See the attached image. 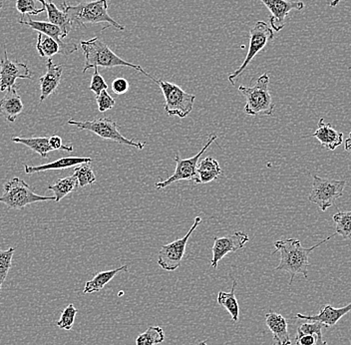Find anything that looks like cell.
<instances>
[{"instance_id":"cell-1","label":"cell","mask_w":351,"mask_h":345,"mask_svg":"<svg viewBox=\"0 0 351 345\" xmlns=\"http://www.w3.org/2000/svg\"><path fill=\"white\" fill-rule=\"evenodd\" d=\"M335 234L331 235L322 239V241L313 246V247L306 248L302 247L300 239H285L282 241H276L274 243L276 252H280V265L276 267V270H284L291 274V281L289 285H293L296 274H302L304 278H308L309 254L324 243H328L329 239L337 236Z\"/></svg>"},{"instance_id":"cell-2","label":"cell","mask_w":351,"mask_h":345,"mask_svg":"<svg viewBox=\"0 0 351 345\" xmlns=\"http://www.w3.org/2000/svg\"><path fill=\"white\" fill-rule=\"evenodd\" d=\"M62 10L71 23L72 29L78 27L86 28V24L105 23L107 24V28L113 27L120 32L125 30V26L110 16L107 0L82 2L77 5H71L64 1L62 3Z\"/></svg>"},{"instance_id":"cell-3","label":"cell","mask_w":351,"mask_h":345,"mask_svg":"<svg viewBox=\"0 0 351 345\" xmlns=\"http://www.w3.org/2000/svg\"><path fill=\"white\" fill-rule=\"evenodd\" d=\"M81 48L85 57V66L83 69V73L91 68H113V67H129L138 70L149 78L152 79L155 82L156 79L147 73L140 65L134 64L128 61L123 60L117 54L114 53L111 49L103 41H101L98 37L90 39L87 41H81Z\"/></svg>"},{"instance_id":"cell-4","label":"cell","mask_w":351,"mask_h":345,"mask_svg":"<svg viewBox=\"0 0 351 345\" xmlns=\"http://www.w3.org/2000/svg\"><path fill=\"white\" fill-rule=\"evenodd\" d=\"M269 81L271 80H269V74L263 73L258 77L254 86L245 87L241 85L239 87V91L247 100L243 109L247 115L254 116V117L256 116L271 117L274 115L276 105L269 92Z\"/></svg>"},{"instance_id":"cell-5","label":"cell","mask_w":351,"mask_h":345,"mask_svg":"<svg viewBox=\"0 0 351 345\" xmlns=\"http://www.w3.org/2000/svg\"><path fill=\"white\" fill-rule=\"evenodd\" d=\"M47 201H55V197L36 194L29 185L19 178H13L6 182L3 194L0 197V203L4 204L10 210H21L32 204Z\"/></svg>"},{"instance_id":"cell-6","label":"cell","mask_w":351,"mask_h":345,"mask_svg":"<svg viewBox=\"0 0 351 345\" xmlns=\"http://www.w3.org/2000/svg\"><path fill=\"white\" fill-rule=\"evenodd\" d=\"M68 124L73 125V126H76L77 128L80 130L92 132L102 139L113 141V142L119 143V144L128 145V146L134 147L138 150H143L146 146V143L124 137L118 129L117 123L110 118L94 119L92 121H83V122L69 120Z\"/></svg>"},{"instance_id":"cell-7","label":"cell","mask_w":351,"mask_h":345,"mask_svg":"<svg viewBox=\"0 0 351 345\" xmlns=\"http://www.w3.org/2000/svg\"><path fill=\"white\" fill-rule=\"evenodd\" d=\"M158 86L162 90L165 101L164 109L167 114L170 116H177V117L183 119L190 115L191 112L194 108L196 95L186 93L181 87L174 84V83L167 82L164 80H157Z\"/></svg>"},{"instance_id":"cell-8","label":"cell","mask_w":351,"mask_h":345,"mask_svg":"<svg viewBox=\"0 0 351 345\" xmlns=\"http://www.w3.org/2000/svg\"><path fill=\"white\" fill-rule=\"evenodd\" d=\"M313 188L308 195V201L317 205L322 212H326L343 195L346 181L326 179L317 175H313Z\"/></svg>"},{"instance_id":"cell-9","label":"cell","mask_w":351,"mask_h":345,"mask_svg":"<svg viewBox=\"0 0 351 345\" xmlns=\"http://www.w3.org/2000/svg\"><path fill=\"white\" fill-rule=\"evenodd\" d=\"M217 139H218V136L216 134H210L208 136V142L206 143L204 148L197 155H195L194 157L189 158V159H182L180 157L179 153H176L174 158L176 162L174 174L171 177H169L168 179L161 180V181L156 183V188L158 190H162V189L167 188V187L176 183V182L183 181V180H189V181H193L194 183H196L197 180V164H199V158L204 155V153L208 150V147Z\"/></svg>"},{"instance_id":"cell-10","label":"cell","mask_w":351,"mask_h":345,"mask_svg":"<svg viewBox=\"0 0 351 345\" xmlns=\"http://www.w3.org/2000/svg\"><path fill=\"white\" fill-rule=\"evenodd\" d=\"M274 39V30L269 27L265 21H258L251 28L250 32V47L245 60L241 63L239 69L232 72L229 75V81L232 86L236 84L239 77L247 69V65L252 62V59L260 53L261 51Z\"/></svg>"},{"instance_id":"cell-11","label":"cell","mask_w":351,"mask_h":345,"mask_svg":"<svg viewBox=\"0 0 351 345\" xmlns=\"http://www.w3.org/2000/svg\"><path fill=\"white\" fill-rule=\"evenodd\" d=\"M201 217H195L194 224H193L189 232L186 233L185 237H182V239H176L172 243L164 245L161 248L159 254H158V265L162 269L168 270V272H174L178 267H180L184 256H185L186 247L189 239L192 236L193 233L196 230V228L199 227V225H201Z\"/></svg>"},{"instance_id":"cell-12","label":"cell","mask_w":351,"mask_h":345,"mask_svg":"<svg viewBox=\"0 0 351 345\" xmlns=\"http://www.w3.org/2000/svg\"><path fill=\"white\" fill-rule=\"evenodd\" d=\"M250 241L249 235L243 232H234L228 236L215 237L213 246V259L210 261L213 269H217L219 261L225 258L230 252H236L243 250L245 243Z\"/></svg>"},{"instance_id":"cell-13","label":"cell","mask_w":351,"mask_h":345,"mask_svg":"<svg viewBox=\"0 0 351 345\" xmlns=\"http://www.w3.org/2000/svg\"><path fill=\"white\" fill-rule=\"evenodd\" d=\"M29 68L24 63L11 61L4 46L3 58L0 60V92L14 88L16 79H32Z\"/></svg>"},{"instance_id":"cell-14","label":"cell","mask_w":351,"mask_h":345,"mask_svg":"<svg viewBox=\"0 0 351 345\" xmlns=\"http://www.w3.org/2000/svg\"><path fill=\"white\" fill-rule=\"evenodd\" d=\"M271 12L269 22L274 32H280L287 23V17L291 10H302L304 3L302 1L289 0H260Z\"/></svg>"},{"instance_id":"cell-15","label":"cell","mask_w":351,"mask_h":345,"mask_svg":"<svg viewBox=\"0 0 351 345\" xmlns=\"http://www.w3.org/2000/svg\"><path fill=\"white\" fill-rule=\"evenodd\" d=\"M19 22L22 25L28 26V27L32 28L33 30H36L39 33H43V34L47 35V36L53 38L60 45L61 54L62 55H70L78 50V46L76 44L65 43L64 41H62V32L55 24L50 23L48 21H32L30 19V15H27L26 19L25 17H21Z\"/></svg>"},{"instance_id":"cell-16","label":"cell","mask_w":351,"mask_h":345,"mask_svg":"<svg viewBox=\"0 0 351 345\" xmlns=\"http://www.w3.org/2000/svg\"><path fill=\"white\" fill-rule=\"evenodd\" d=\"M47 71L39 79L40 83V103L53 94L60 84L64 65L54 64L51 58L46 61Z\"/></svg>"},{"instance_id":"cell-17","label":"cell","mask_w":351,"mask_h":345,"mask_svg":"<svg viewBox=\"0 0 351 345\" xmlns=\"http://www.w3.org/2000/svg\"><path fill=\"white\" fill-rule=\"evenodd\" d=\"M351 313V303L346 307L335 309L331 305H324L320 309L319 313L315 316H304V314L298 313L295 318L298 320H306L308 322H318L326 327L335 326L341 320L344 316Z\"/></svg>"},{"instance_id":"cell-18","label":"cell","mask_w":351,"mask_h":345,"mask_svg":"<svg viewBox=\"0 0 351 345\" xmlns=\"http://www.w3.org/2000/svg\"><path fill=\"white\" fill-rule=\"evenodd\" d=\"M306 137H315L320 145L328 150L335 151L343 142V133L337 131L329 123H324V118L318 121L317 129L315 133Z\"/></svg>"},{"instance_id":"cell-19","label":"cell","mask_w":351,"mask_h":345,"mask_svg":"<svg viewBox=\"0 0 351 345\" xmlns=\"http://www.w3.org/2000/svg\"><path fill=\"white\" fill-rule=\"evenodd\" d=\"M23 110V102L15 88L8 90V93L0 99V115L3 116L8 122H14Z\"/></svg>"},{"instance_id":"cell-20","label":"cell","mask_w":351,"mask_h":345,"mask_svg":"<svg viewBox=\"0 0 351 345\" xmlns=\"http://www.w3.org/2000/svg\"><path fill=\"white\" fill-rule=\"evenodd\" d=\"M265 324L273 333L274 344L276 345H291L289 324L287 320L280 313H269L265 316Z\"/></svg>"},{"instance_id":"cell-21","label":"cell","mask_w":351,"mask_h":345,"mask_svg":"<svg viewBox=\"0 0 351 345\" xmlns=\"http://www.w3.org/2000/svg\"><path fill=\"white\" fill-rule=\"evenodd\" d=\"M93 159L88 157H63L49 164L40 165V166H24V171L26 174H34L44 172L48 170H64V169L77 167L84 163H92Z\"/></svg>"},{"instance_id":"cell-22","label":"cell","mask_w":351,"mask_h":345,"mask_svg":"<svg viewBox=\"0 0 351 345\" xmlns=\"http://www.w3.org/2000/svg\"><path fill=\"white\" fill-rule=\"evenodd\" d=\"M45 8L47 11L48 22L55 24L62 32L63 38L67 37L72 30V25L68 19L67 15L63 10H59L54 4V0H37Z\"/></svg>"},{"instance_id":"cell-23","label":"cell","mask_w":351,"mask_h":345,"mask_svg":"<svg viewBox=\"0 0 351 345\" xmlns=\"http://www.w3.org/2000/svg\"><path fill=\"white\" fill-rule=\"evenodd\" d=\"M128 272V265H122V267H118V269L98 272L91 281H87L83 294H89L102 291L118 274Z\"/></svg>"},{"instance_id":"cell-24","label":"cell","mask_w":351,"mask_h":345,"mask_svg":"<svg viewBox=\"0 0 351 345\" xmlns=\"http://www.w3.org/2000/svg\"><path fill=\"white\" fill-rule=\"evenodd\" d=\"M223 174L219 162L215 158L207 157L197 164L196 184H208L218 179Z\"/></svg>"},{"instance_id":"cell-25","label":"cell","mask_w":351,"mask_h":345,"mask_svg":"<svg viewBox=\"0 0 351 345\" xmlns=\"http://www.w3.org/2000/svg\"><path fill=\"white\" fill-rule=\"evenodd\" d=\"M237 281L232 278V287L230 292H219L218 294V303L223 309L229 311L232 320L238 322L240 318V307L236 296Z\"/></svg>"},{"instance_id":"cell-26","label":"cell","mask_w":351,"mask_h":345,"mask_svg":"<svg viewBox=\"0 0 351 345\" xmlns=\"http://www.w3.org/2000/svg\"><path fill=\"white\" fill-rule=\"evenodd\" d=\"M77 189H78V182L74 175L57 180L56 183L48 186V190L53 192L56 203H59L61 200L64 199L66 195L71 194Z\"/></svg>"},{"instance_id":"cell-27","label":"cell","mask_w":351,"mask_h":345,"mask_svg":"<svg viewBox=\"0 0 351 345\" xmlns=\"http://www.w3.org/2000/svg\"><path fill=\"white\" fill-rule=\"evenodd\" d=\"M11 141L16 143V144L25 145L26 147L32 149V151H34L35 153L38 154L43 158L47 157L48 153L53 151L51 146H50L49 138L48 137H13Z\"/></svg>"},{"instance_id":"cell-28","label":"cell","mask_w":351,"mask_h":345,"mask_svg":"<svg viewBox=\"0 0 351 345\" xmlns=\"http://www.w3.org/2000/svg\"><path fill=\"white\" fill-rule=\"evenodd\" d=\"M36 49L41 57L47 58H51L56 54H61V47L57 41L43 33H38L37 36Z\"/></svg>"},{"instance_id":"cell-29","label":"cell","mask_w":351,"mask_h":345,"mask_svg":"<svg viewBox=\"0 0 351 345\" xmlns=\"http://www.w3.org/2000/svg\"><path fill=\"white\" fill-rule=\"evenodd\" d=\"M90 164L91 163H84L74 169L73 175L75 176L77 182H78V188L91 186L96 182L95 174Z\"/></svg>"},{"instance_id":"cell-30","label":"cell","mask_w":351,"mask_h":345,"mask_svg":"<svg viewBox=\"0 0 351 345\" xmlns=\"http://www.w3.org/2000/svg\"><path fill=\"white\" fill-rule=\"evenodd\" d=\"M165 340L164 331L160 326H149L145 333L138 336L136 345H156Z\"/></svg>"},{"instance_id":"cell-31","label":"cell","mask_w":351,"mask_h":345,"mask_svg":"<svg viewBox=\"0 0 351 345\" xmlns=\"http://www.w3.org/2000/svg\"><path fill=\"white\" fill-rule=\"evenodd\" d=\"M337 234L344 239H351V211L339 212L333 216Z\"/></svg>"},{"instance_id":"cell-32","label":"cell","mask_w":351,"mask_h":345,"mask_svg":"<svg viewBox=\"0 0 351 345\" xmlns=\"http://www.w3.org/2000/svg\"><path fill=\"white\" fill-rule=\"evenodd\" d=\"M15 248H10L6 250H0V292L2 285L8 278V272L12 265V258L14 254Z\"/></svg>"},{"instance_id":"cell-33","label":"cell","mask_w":351,"mask_h":345,"mask_svg":"<svg viewBox=\"0 0 351 345\" xmlns=\"http://www.w3.org/2000/svg\"><path fill=\"white\" fill-rule=\"evenodd\" d=\"M78 309L73 305H67V307L61 313L60 320L56 322L57 326L64 331H71L75 322L76 314Z\"/></svg>"},{"instance_id":"cell-34","label":"cell","mask_w":351,"mask_h":345,"mask_svg":"<svg viewBox=\"0 0 351 345\" xmlns=\"http://www.w3.org/2000/svg\"><path fill=\"white\" fill-rule=\"evenodd\" d=\"M16 10L24 15H38L45 11V8H38L35 0H16Z\"/></svg>"},{"instance_id":"cell-35","label":"cell","mask_w":351,"mask_h":345,"mask_svg":"<svg viewBox=\"0 0 351 345\" xmlns=\"http://www.w3.org/2000/svg\"><path fill=\"white\" fill-rule=\"evenodd\" d=\"M96 102H97L98 110L101 113H104L115 106V100L110 95L107 90H104L96 96Z\"/></svg>"},{"instance_id":"cell-36","label":"cell","mask_w":351,"mask_h":345,"mask_svg":"<svg viewBox=\"0 0 351 345\" xmlns=\"http://www.w3.org/2000/svg\"><path fill=\"white\" fill-rule=\"evenodd\" d=\"M89 89L94 92L96 96L99 95L104 90L108 89V85H107L106 81L104 80L102 75L99 73L98 68H94V73L92 75L91 84H90Z\"/></svg>"},{"instance_id":"cell-37","label":"cell","mask_w":351,"mask_h":345,"mask_svg":"<svg viewBox=\"0 0 351 345\" xmlns=\"http://www.w3.org/2000/svg\"><path fill=\"white\" fill-rule=\"evenodd\" d=\"M322 335H308V333H296L295 344L298 345H322Z\"/></svg>"},{"instance_id":"cell-38","label":"cell","mask_w":351,"mask_h":345,"mask_svg":"<svg viewBox=\"0 0 351 345\" xmlns=\"http://www.w3.org/2000/svg\"><path fill=\"white\" fill-rule=\"evenodd\" d=\"M324 324H320L318 322H311L308 324H302L300 325L298 329V333H308V335H322V329H324Z\"/></svg>"},{"instance_id":"cell-39","label":"cell","mask_w":351,"mask_h":345,"mask_svg":"<svg viewBox=\"0 0 351 345\" xmlns=\"http://www.w3.org/2000/svg\"><path fill=\"white\" fill-rule=\"evenodd\" d=\"M112 90H113L114 93L118 94V95H122V94L126 93L129 90V82L125 78L115 79V80L112 82Z\"/></svg>"},{"instance_id":"cell-40","label":"cell","mask_w":351,"mask_h":345,"mask_svg":"<svg viewBox=\"0 0 351 345\" xmlns=\"http://www.w3.org/2000/svg\"><path fill=\"white\" fill-rule=\"evenodd\" d=\"M50 146L52 150H63L66 152L73 151V146L71 144L63 145L62 139L59 136L54 135L49 138Z\"/></svg>"},{"instance_id":"cell-41","label":"cell","mask_w":351,"mask_h":345,"mask_svg":"<svg viewBox=\"0 0 351 345\" xmlns=\"http://www.w3.org/2000/svg\"><path fill=\"white\" fill-rule=\"evenodd\" d=\"M344 149H346V151L350 152V153H351V132L350 133V136H348V139H346V142H344Z\"/></svg>"},{"instance_id":"cell-42","label":"cell","mask_w":351,"mask_h":345,"mask_svg":"<svg viewBox=\"0 0 351 345\" xmlns=\"http://www.w3.org/2000/svg\"><path fill=\"white\" fill-rule=\"evenodd\" d=\"M339 2L340 0H332V1L330 2V4H329V6H330V8H337V6L339 5Z\"/></svg>"},{"instance_id":"cell-43","label":"cell","mask_w":351,"mask_h":345,"mask_svg":"<svg viewBox=\"0 0 351 345\" xmlns=\"http://www.w3.org/2000/svg\"><path fill=\"white\" fill-rule=\"evenodd\" d=\"M197 345H208V344L206 342H199V344Z\"/></svg>"},{"instance_id":"cell-44","label":"cell","mask_w":351,"mask_h":345,"mask_svg":"<svg viewBox=\"0 0 351 345\" xmlns=\"http://www.w3.org/2000/svg\"><path fill=\"white\" fill-rule=\"evenodd\" d=\"M322 345H328V344L326 342H324V344H322Z\"/></svg>"},{"instance_id":"cell-45","label":"cell","mask_w":351,"mask_h":345,"mask_svg":"<svg viewBox=\"0 0 351 345\" xmlns=\"http://www.w3.org/2000/svg\"><path fill=\"white\" fill-rule=\"evenodd\" d=\"M1 8H2V3H1V2H0V10H1Z\"/></svg>"},{"instance_id":"cell-46","label":"cell","mask_w":351,"mask_h":345,"mask_svg":"<svg viewBox=\"0 0 351 345\" xmlns=\"http://www.w3.org/2000/svg\"><path fill=\"white\" fill-rule=\"evenodd\" d=\"M348 69L351 70V66H350V67H348Z\"/></svg>"},{"instance_id":"cell-47","label":"cell","mask_w":351,"mask_h":345,"mask_svg":"<svg viewBox=\"0 0 351 345\" xmlns=\"http://www.w3.org/2000/svg\"><path fill=\"white\" fill-rule=\"evenodd\" d=\"M274 345H276V344H274Z\"/></svg>"},{"instance_id":"cell-48","label":"cell","mask_w":351,"mask_h":345,"mask_svg":"<svg viewBox=\"0 0 351 345\" xmlns=\"http://www.w3.org/2000/svg\"><path fill=\"white\" fill-rule=\"evenodd\" d=\"M295 345H298V344H295Z\"/></svg>"}]
</instances>
